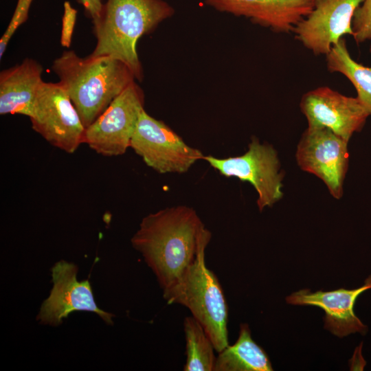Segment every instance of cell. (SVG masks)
I'll return each instance as SVG.
<instances>
[{
	"label": "cell",
	"instance_id": "6da1fadb",
	"mask_svg": "<svg viewBox=\"0 0 371 371\" xmlns=\"http://www.w3.org/2000/svg\"><path fill=\"white\" fill-rule=\"evenodd\" d=\"M205 227L196 210L180 205L144 217L131 238L162 290L172 286L192 262Z\"/></svg>",
	"mask_w": 371,
	"mask_h": 371
},
{
	"label": "cell",
	"instance_id": "7a4b0ae2",
	"mask_svg": "<svg viewBox=\"0 0 371 371\" xmlns=\"http://www.w3.org/2000/svg\"><path fill=\"white\" fill-rule=\"evenodd\" d=\"M52 70L59 78L87 128L111 102L136 79L122 61L109 56L80 57L65 51L55 59Z\"/></svg>",
	"mask_w": 371,
	"mask_h": 371
},
{
	"label": "cell",
	"instance_id": "3957f363",
	"mask_svg": "<svg viewBox=\"0 0 371 371\" xmlns=\"http://www.w3.org/2000/svg\"><path fill=\"white\" fill-rule=\"evenodd\" d=\"M174 12L173 8L163 0H107L100 22L93 27L97 42L90 55L117 58L131 69L137 80H142L137 41Z\"/></svg>",
	"mask_w": 371,
	"mask_h": 371
},
{
	"label": "cell",
	"instance_id": "277c9868",
	"mask_svg": "<svg viewBox=\"0 0 371 371\" xmlns=\"http://www.w3.org/2000/svg\"><path fill=\"white\" fill-rule=\"evenodd\" d=\"M211 238L210 231L205 227L194 260L172 286L163 290V297L168 304L188 308L219 352L229 345L228 308L218 279L205 264V250Z\"/></svg>",
	"mask_w": 371,
	"mask_h": 371
},
{
	"label": "cell",
	"instance_id": "5b68a950",
	"mask_svg": "<svg viewBox=\"0 0 371 371\" xmlns=\"http://www.w3.org/2000/svg\"><path fill=\"white\" fill-rule=\"evenodd\" d=\"M203 159L221 175L251 183L258 193L256 202L260 212L283 196L284 175L278 153L271 145L261 144L256 137H251L243 155L226 158L207 155Z\"/></svg>",
	"mask_w": 371,
	"mask_h": 371
},
{
	"label": "cell",
	"instance_id": "8992f818",
	"mask_svg": "<svg viewBox=\"0 0 371 371\" xmlns=\"http://www.w3.org/2000/svg\"><path fill=\"white\" fill-rule=\"evenodd\" d=\"M130 148L148 167L161 174L186 172L204 157L200 150L188 145L164 122L153 117L144 109Z\"/></svg>",
	"mask_w": 371,
	"mask_h": 371
},
{
	"label": "cell",
	"instance_id": "52a82bcc",
	"mask_svg": "<svg viewBox=\"0 0 371 371\" xmlns=\"http://www.w3.org/2000/svg\"><path fill=\"white\" fill-rule=\"evenodd\" d=\"M29 118L36 133L67 153H74L84 143L86 128L58 82H42Z\"/></svg>",
	"mask_w": 371,
	"mask_h": 371
},
{
	"label": "cell",
	"instance_id": "ba28073f",
	"mask_svg": "<svg viewBox=\"0 0 371 371\" xmlns=\"http://www.w3.org/2000/svg\"><path fill=\"white\" fill-rule=\"evenodd\" d=\"M144 105L143 91L133 81L85 128L84 143L103 156L124 154L130 147Z\"/></svg>",
	"mask_w": 371,
	"mask_h": 371
},
{
	"label": "cell",
	"instance_id": "9c48e42d",
	"mask_svg": "<svg viewBox=\"0 0 371 371\" xmlns=\"http://www.w3.org/2000/svg\"><path fill=\"white\" fill-rule=\"evenodd\" d=\"M348 142L327 128L308 127L295 153L301 170L320 179L337 199L342 196L348 168Z\"/></svg>",
	"mask_w": 371,
	"mask_h": 371
},
{
	"label": "cell",
	"instance_id": "30bf717a",
	"mask_svg": "<svg viewBox=\"0 0 371 371\" xmlns=\"http://www.w3.org/2000/svg\"><path fill=\"white\" fill-rule=\"evenodd\" d=\"M78 270L75 264L63 260L53 266V287L37 315L40 323L56 326L72 312L83 311L96 313L107 324H113L114 315L97 306L89 281L77 280Z\"/></svg>",
	"mask_w": 371,
	"mask_h": 371
},
{
	"label": "cell",
	"instance_id": "8fae6325",
	"mask_svg": "<svg viewBox=\"0 0 371 371\" xmlns=\"http://www.w3.org/2000/svg\"><path fill=\"white\" fill-rule=\"evenodd\" d=\"M300 106L308 127L327 128L347 142L363 128L370 115L357 97L344 95L328 87L306 92Z\"/></svg>",
	"mask_w": 371,
	"mask_h": 371
},
{
	"label": "cell",
	"instance_id": "7c38bea8",
	"mask_svg": "<svg viewBox=\"0 0 371 371\" xmlns=\"http://www.w3.org/2000/svg\"><path fill=\"white\" fill-rule=\"evenodd\" d=\"M363 1L315 0L311 13L294 28L295 38L315 55H326L344 35H353L352 18Z\"/></svg>",
	"mask_w": 371,
	"mask_h": 371
},
{
	"label": "cell",
	"instance_id": "4fadbf2b",
	"mask_svg": "<svg viewBox=\"0 0 371 371\" xmlns=\"http://www.w3.org/2000/svg\"><path fill=\"white\" fill-rule=\"evenodd\" d=\"M369 289H371V275L366 278L364 284L357 289L341 288L315 292L305 289L287 296L286 301L291 304L315 306L323 309L324 328L339 337L355 333L364 335L368 327L355 315L354 305L359 295Z\"/></svg>",
	"mask_w": 371,
	"mask_h": 371
},
{
	"label": "cell",
	"instance_id": "5bb4252c",
	"mask_svg": "<svg viewBox=\"0 0 371 371\" xmlns=\"http://www.w3.org/2000/svg\"><path fill=\"white\" fill-rule=\"evenodd\" d=\"M315 0H205L214 9L249 19L278 33L293 32L312 11Z\"/></svg>",
	"mask_w": 371,
	"mask_h": 371
},
{
	"label": "cell",
	"instance_id": "9a60e30c",
	"mask_svg": "<svg viewBox=\"0 0 371 371\" xmlns=\"http://www.w3.org/2000/svg\"><path fill=\"white\" fill-rule=\"evenodd\" d=\"M43 67L27 58L0 73V114L32 115L38 90L43 82Z\"/></svg>",
	"mask_w": 371,
	"mask_h": 371
},
{
	"label": "cell",
	"instance_id": "2e32d148",
	"mask_svg": "<svg viewBox=\"0 0 371 371\" xmlns=\"http://www.w3.org/2000/svg\"><path fill=\"white\" fill-rule=\"evenodd\" d=\"M214 371H272L265 351L252 339L247 324H241L238 339L218 352Z\"/></svg>",
	"mask_w": 371,
	"mask_h": 371
},
{
	"label": "cell",
	"instance_id": "e0dca14e",
	"mask_svg": "<svg viewBox=\"0 0 371 371\" xmlns=\"http://www.w3.org/2000/svg\"><path fill=\"white\" fill-rule=\"evenodd\" d=\"M326 56L328 70L340 73L350 80L356 89L357 98L370 115L371 66H363L352 59L344 38Z\"/></svg>",
	"mask_w": 371,
	"mask_h": 371
},
{
	"label": "cell",
	"instance_id": "ac0fdd59",
	"mask_svg": "<svg viewBox=\"0 0 371 371\" xmlns=\"http://www.w3.org/2000/svg\"><path fill=\"white\" fill-rule=\"evenodd\" d=\"M186 361L184 371H214L215 348L203 327L193 316L183 320Z\"/></svg>",
	"mask_w": 371,
	"mask_h": 371
},
{
	"label": "cell",
	"instance_id": "d6986e66",
	"mask_svg": "<svg viewBox=\"0 0 371 371\" xmlns=\"http://www.w3.org/2000/svg\"><path fill=\"white\" fill-rule=\"evenodd\" d=\"M352 29L357 43L371 40V0H364L355 10Z\"/></svg>",
	"mask_w": 371,
	"mask_h": 371
},
{
	"label": "cell",
	"instance_id": "ffe728a7",
	"mask_svg": "<svg viewBox=\"0 0 371 371\" xmlns=\"http://www.w3.org/2000/svg\"><path fill=\"white\" fill-rule=\"evenodd\" d=\"M32 1V0H18L10 22L0 40V58H2L8 42L15 31L27 20Z\"/></svg>",
	"mask_w": 371,
	"mask_h": 371
},
{
	"label": "cell",
	"instance_id": "44dd1931",
	"mask_svg": "<svg viewBox=\"0 0 371 371\" xmlns=\"http://www.w3.org/2000/svg\"><path fill=\"white\" fill-rule=\"evenodd\" d=\"M78 2L92 19L93 27L96 26L100 21L104 8L101 0H78Z\"/></svg>",
	"mask_w": 371,
	"mask_h": 371
},
{
	"label": "cell",
	"instance_id": "7402d4cb",
	"mask_svg": "<svg viewBox=\"0 0 371 371\" xmlns=\"http://www.w3.org/2000/svg\"><path fill=\"white\" fill-rule=\"evenodd\" d=\"M370 53H371V47H370Z\"/></svg>",
	"mask_w": 371,
	"mask_h": 371
}]
</instances>
